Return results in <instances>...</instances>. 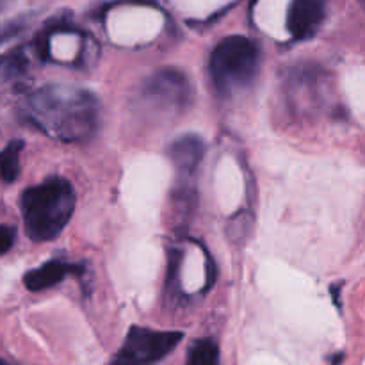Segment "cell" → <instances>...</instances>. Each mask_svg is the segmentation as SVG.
Returning a JSON list of instances; mask_svg holds the SVG:
<instances>
[{"label":"cell","mask_w":365,"mask_h":365,"mask_svg":"<svg viewBox=\"0 0 365 365\" xmlns=\"http://www.w3.org/2000/svg\"><path fill=\"white\" fill-rule=\"evenodd\" d=\"M25 116L57 141L82 143L98 130V100L84 89L45 86L27 98Z\"/></svg>","instance_id":"obj_1"},{"label":"cell","mask_w":365,"mask_h":365,"mask_svg":"<svg viewBox=\"0 0 365 365\" xmlns=\"http://www.w3.org/2000/svg\"><path fill=\"white\" fill-rule=\"evenodd\" d=\"M75 209L73 187L64 178H48L25 189L21 195V217L27 235L34 242L56 239L66 228Z\"/></svg>","instance_id":"obj_2"},{"label":"cell","mask_w":365,"mask_h":365,"mask_svg":"<svg viewBox=\"0 0 365 365\" xmlns=\"http://www.w3.org/2000/svg\"><path fill=\"white\" fill-rule=\"evenodd\" d=\"M210 77L221 95L252 84L259 70V48L246 36H228L216 45L209 61Z\"/></svg>","instance_id":"obj_3"},{"label":"cell","mask_w":365,"mask_h":365,"mask_svg":"<svg viewBox=\"0 0 365 365\" xmlns=\"http://www.w3.org/2000/svg\"><path fill=\"white\" fill-rule=\"evenodd\" d=\"M184 335L180 331H159L134 327L118 351L116 364H153L166 359L178 346Z\"/></svg>","instance_id":"obj_4"},{"label":"cell","mask_w":365,"mask_h":365,"mask_svg":"<svg viewBox=\"0 0 365 365\" xmlns=\"http://www.w3.org/2000/svg\"><path fill=\"white\" fill-rule=\"evenodd\" d=\"M143 96L160 109H184L191 89L184 75L177 70H160L143 88Z\"/></svg>","instance_id":"obj_5"},{"label":"cell","mask_w":365,"mask_h":365,"mask_svg":"<svg viewBox=\"0 0 365 365\" xmlns=\"http://www.w3.org/2000/svg\"><path fill=\"white\" fill-rule=\"evenodd\" d=\"M203 152H205V146L198 135H184V138L177 139L170 148V157L175 164L178 177L177 180L180 184L177 196L182 198V207H185V198L192 196L189 192H192V182L198 173Z\"/></svg>","instance_id":"obj_6"},{"label":"cell","mask_w":365,"mask_h":365,"mask_svg":"<svg viewBox=\"0 0 365 365\" xmlns=\"http://www.w3.org/2000/svg\"><path fill=\"white\" fill-rule=\"evenodd\" d=\"M324 20V0H292L287 29L294 39L312 38Z\"/></svg>","instance_id":"obj_7"},{"label":"cell","mask_w":365,"mask_h":365,"mask_svg":"<svg viewBox=\"0 0 365 365\" xmlns=\"http://www.w3.org/2000/svg\"><path fill=\"white\" fill-rule=\"evenodd\" d=\"M75 271V267L71 264L63 262V260H48L43 266L36 267V269L29 271L24 277V284L29 291L39 292L46 291V289L53 287V285L61 284L63 278L68 273Z\"/></svg>","instance_id":"obj_8"},{"label":"cell","mask_w":365,"mask_h":365,"mask_svg":"<svg viewBox=\"0 0 365 365\" xmlns=\"http://www.w3.org/2000/svg\"><path fill=\"white\" fill-rule=\"evenodd\" d=\"M24 150V141H11L0 152V180L4 184H13L20 175V155Z\"/></svg>","instance_id":"obj_9"},{"label":"cell","mask_w":365,"mask_h":365,"mask_svg":"<svg viewBox=\"0 0 365 365\" xmlns=\"http://www.w3.org/2000/svg\"><path fill=\"white\" fill-rule=\"evenodd\" d=\"M220 360V349L209 339L198 341L189 349L187 362L191 365H214Z\"/></svg>","instance_id":"obj_10"},{"label":"cell","mask_w":365,"mask_h":365,"mask_svg":"<svg viewBox=\"0 0 365 365\" xmlns=\"http://www.w3.org/2000/svg\"><path fill=\"white\" fill-rule=\"evenodd\" d=\"M27 68V59L21 50H13L0 59V78H14Z\"/></svg>","instance_id":"obj_11"},{"label":"cell","mask_w":365,"mask_h":365,"mask_svg":"<svg viewBox=\"0 0 365 365\" xmlns=\"http://www.w3.org/2000/svg\"><path fill=\"white\" fill-rule=\"evenodd\" d=\"M14 242V230L13 228L0 225V255L7 253Z\"/></svg>","instance_id":"obj_12"},{"label":"cell","mask_w":365,"mask_h":365,"mask_svg":"<svg viewBox=\"0 0 365 365\" xmlns=\"http://www.w3.org/2000/svg\"><path fill=\"white\" fill-rule=\"evenodd\" d=\"M0 364H2V360H0Z\"/></svg>","instance_id":"obj_13"}]
</instances>
